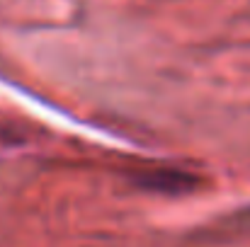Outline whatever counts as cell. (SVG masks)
I'll return each mask as SVG.
<instances>
[{"instance_id": "1", "label": "cell", "mask_w": 250, "mask_h": 247, "mask_svg": "<svg viewBox=\"0 0 250 247\" xmlns=\"http://www.w3.org/2000/svg\"><path fill=\"white\" fill-rule=\"evenodd\" d=\"M144 184L148 189H163V191H182L187 187L194 184L192 177H187L185 172H156L151 177L144 179Z\"/></svg>"}]
</instances>
